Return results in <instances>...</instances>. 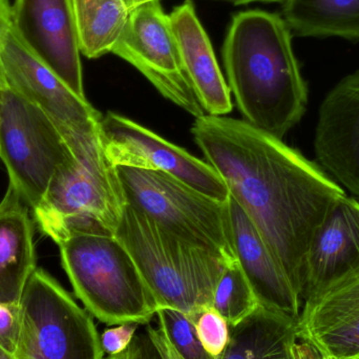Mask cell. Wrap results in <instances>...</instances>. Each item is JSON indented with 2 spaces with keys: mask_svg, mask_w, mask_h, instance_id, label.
Instances as JSON below:
<instances>
[{
  "mask_svg": "<svg viewBox=\"0 0 359 359\" xmlns=\"http://www.w3.org/2000/svg\"><path fill=\"white\" fill-rule=\"evenodd\" d=\"M191 134L301 297L314 234L345 190L297 149L244 120L204 115Z\"/></svg>",
  "mask_w": 359,
  "mask_h": 359,
  "instance_id": "6da1fadb",
  "label": "cell"
},
{
  "mask_svg": "<svg viewBox=\"0 0 359 359\" xmlns=\"http://www.w3.org/2000/svg\"><path fill=\"white\" fill-rule=\"evenodd\" d=\"M292 36L280 15L244 11L232 18L223 46L227 84L244 121L280 140L308 103Z\"/></svg>",
  "mask_w": 359,
  "mask_h": 359,
  "instance_id": "7a4b0ae2",
  "label": "cell"
},
{
  "mask_svg": "<svg viewBox=\"0 0 359 359\" xmlns=\"http://www.w3.org/2000/svg\"><path fill=\"white\" fill-rule=\"evenodd\" d=\"M62 135L73 159L55 174L43 200L32 210L36 225L56 244L76 233L116 236L126 201L99 132Z\"/></svg>",
  "mask_w": 359,
  "mask_h": 359,
  "instance_id": "3957f363",
  "label": "cell"
},
{
  "mask_svg": "<svg viewBox=\"0 0 359 359\" xmlns=\"http://www.w3.org/2000/svg\"><path fill=\"white\" fill-rule=\"evenodd\" d=\"M151 289L159 309L194 318L212 308L215 287L229 262L181 240L126 204L116 231Z\"/></svg>",
  "mask_w": 359,
  "mask_h": 359,
  "instance_id": "277c9868",
  "label": "cell"
},
{
  "mask_svg": "<svg viewBox=\"0 0 359 359\" xmlns=\"http://www.w3.org/2000/svg\"><path fill=\"white\" fill-rule=\"evenodd\" d=\"M57 245L76 297L97 320L107 326L153 320L157 302L116 236L76 233Z\"/></svg>",
  "mask_w": 359,
  "mask_h": 359,
  "instance_id": "5b68a950",
  "label": "cell"
},
{
  "mask_svg": "<svg viewBox=\"0 0 359 359\" xmlns=\"http://www.w3.org/2000/svg\"><path fill=\"white\" fill-rule=\"evenodd\" d=\"M126 204L181 240L236 261L228 202L155 170L116 166Z\"/></svg>",
  "mask_w": 359,
  "mask_h": 359,
  "instance_id": "8992f818",
  "label": "cell"
},
{
  "mask_svg": "<svg viewBox=\"0 0 359 359\" xmlns=\"http://www.w3.org/2000/svg\"><path fill=\"white\" fill-rule=\"evenodd\" d=\"M16 359H104L93 316L41 268L20 301Z\"/></svg>",
  "mask_w": 359,
  "mask_h": 359,
  "instance_id": "52a82bcc",
  "label": "cell"
},
{
  "mask_svg": "<svg viewBox=\"0 0 359 359\" xmlns=\"http://www.w3.org/2000/svg\"><path fill=\"white\" fill-rule=\"evenodd\" d=\"M0 159L8 185L31 210L43 200L55 174L73 159L57 124L8 86L0 90Z\"/></svg>",
  "mask_w": 359,
  "mask_h": 359,
  "instance_id": "ba28073f",
  "label": "cell"
},
{
  "mask_svg": "<svg viewBox=\"0 0 359 359\" xmlns=\"http://www.w3.org/2000/svg\"><path fill=\"white\" fill-rule=\"evenodd\" d=\"M99 136L107 160L115 168L165 172L210 198L221 202L229 200L225 182L208 162L124 116L107 113L101 119Z\"/></svg>",
  "mask_w": 359,
  "mask_h": 359,
  "instance_id": "9c48e42d",
  "label": "cell"
},
{
  "mask_svg": "<svg viewBox=\"0 0 359 359\" xmlns=\"http://www.w3.org/2000/svg\"><path fill=\"white\" fill-rule=\"evenodd\" d=\"M113 54L134 65L166 99L194 117L205 115L182 67L181 58L161 0L130 11Z\"/></svg>",
  "mask_w": 359,
  "mask_h": 359,
  "instance_id": "30bf717a",
  "label": "cell"
},
{
  "mask_svg": "<svg viewBox=\"0 0 359 359\" xmlns=\"http://www.w3.org/2000/svg\"><path fill=\"white\" fill-rule=\"evenodd\" d=\"M0 61L8 86L41 109L60 132L97 134L102 116L88 99L76 95L52 69L32 54L11 27L0 44Z\"/></svg>",
  "mask_w": 359,
  "mask_h": 359,
  "instance_id": "8fae6325",
  "label": "cell"
},
{
  "mask_svg": "<svg viewBox=\"0 0 359 359\" xmlns=\"http://www.w3.org/2000/svg\"><path fill=\"white\" fill-rule=\"evenodd\" d=\"M12 29L32 54L86 98L71 0H14Z\"/></svg>",
  "mask_w": 359,
  "mask_h": 359,
  "instance_id": "7c38bea8",
  "label": "cell"
},
{
  "mask_svg": "<svg viewBox=\"0 0 359 359\" xmlns=\"http://www.w3.org/2000/svg\"><path fill=\"white\" fill-rule=\"evenodd\" d=\"M314 151L320 166L359 198V69L323 100Z\"/></svg>",
  "mask_w": 359,
  "mask_h": 359,
  "instance_id": "4fadbf2b",
  "label": "cell"
},
{
  "mask_svg": "<svg viewBox=\"0 0 359 359\" xmlns=\"http://www.w3.org/2000/svg\"><path fill=\"white\" fill-rule=\"evenodd\" d=\"M359 276V202L347 194L335 201L309 247L302 303Z\"/></svg>",
  "mask_w": 359,
  "mask_h": 359,
  "instance_id": "5bb4252c",
  "label": "cell"
},
{
  "mask_svg": "<svg viewBox=\"0 0 359 359\" xmlns=\"http://www.w3.org/2000/svg\"><path fill=\"white\" fill-rule=\"evenodd\" d=\"M297 337L327 359H359V276L304 302Z\"/></svg>",
  "mask_w": 359,
  "mask_h": 359,
  "instance_id": "9a60e30c",
  "label": "cell"
},
{
  "mask_svg": "<svg viewBox=\"0 0 359 359\" xmlns=\"http://www.w3.org/2000/svg\"><path fill=\"white\" fill-rule=\"evenodd\" d=\"M228 206L236 261L250 283L259 305L297 322L303 303L286 272L255 224L230 196Z\"/></svg>",
  "mask_w": 359,
  "mask_h": 359,
  "instance_id": "2e32d148",
  "label": "cell"
},
{
  "mask_svg": "<svg viewBox=\"0 0 359 359\" xmlns=\"http://www.w3.org/2000/svg\"><path fill=\"white\" fill-rule=\"evenodd\" d=\"M168 16L182 67L205 115H227L233 107L231 93L194 2L186 0Z\"/></svg>",
  "mask_w": 359,
  "mask_h": 359,
  "instance_id": "e0dca14e",
  "label": "cell"
},
{
  "mask_svg": "<svg viewBox=\"0 0 359 359\" xmlns=\"http://www.w3.org/2000/svg\"><path fill=\"white\" fill-rule=\"evenodd\" d=\"M31 208L8 185L0 201V304H20L37 269Z\"/></svg>",
  "mask_w": 359,
  "mask_h": 359,
  "instance_id": "ac0fdd59",
  "label": "cell"
},
{
  "mask_svg": "<svg viewBox=\"0 0 359 359\" xmlns=\"http://www.w3.org/2000/svg\"><path fill=\"white\" fill-rule=\"evenodd\" d=\"M297 322L259 305L246 320L230 327V339L219 359H291Z\"/></svg>",
  "mask_w": 359,
  "mask_h": 359,
  "instance_id": "d6986e66",
  "label": "cell"
},
{
  "mask_svg": "<svg viewBox=\"0 0 359 359\" xmlns=\"http://www.w3.org/2000/svg\"><path fill=\"white\" fill-rule=\"evenodd\" d=\"M283 16L297 37L359 41V0H286Z\"/></svg>",
  "mask_w": 359,
  "mask_h": 359,
  "instance_id": "ffe728a7",
  "label": "cell"
},
{
  "mask_svg": "<svg viewBox=\"0 0 359 359\" xmlns=\"http://www.w3.org/2000/svg\"><path fill=\"white\" fill-rule=\"evenodd\" d=\"M80 52L90 59L111 53L130 11L123 0H71Z\"/></svg>",
  "mask_w": 359,
  "mask_h": 359,
  "instance_id": "44dd1931",
  "label": "cell"
},
{
  "mask_svg": "<svg viewBox=\"0 0 359 359\" xmlns=\"http://www.w3.org/2000/svg\"><path fill=\"white\" fill-rule=\"evenodd\" d=\"M259 306V299L238 261L229 264L215 287L213 309L229 327H234L249 318Z\"/></svg>",
  "mask_w": 359,
  "mask_h": 359,
  "instance_id": "7402d4cb",
  "label": "cell"
},
{
  "mask_svg": "<svg viewBox=\"0 0 359 359\" xmlns=\"http://www.w3.org/2000/svg\"><path fill=\"white\" fill-rule=\"evenodd\" d=\"M159 328L174 348L180 359H219L207 352L198 339L196 320L172 308L158 310Z\"/></svg>",
  "mask_w": 359,
  "mask_h": 359,
  "instance_id": "603a6c76",
  "label": "cell"
},
{
  "mask_svg": "<svg viewBox=\"0 0 359 359\" xmlns=\"http://www.w3.org/2000/svg\"><path fill=\"white\" fill-rule=\"evenodd\" d=\"M196 332L208 353L219 358L230 339V327L225 318L213 308L205 310L196 320Z\"/></svg>",
  "mask_w": 359,
  "mask_h": 359,
  "instance_id": "cb8c5ba5",
  "label": "cell"
},
{
  "mask_svg": "<svg viewBox=\"0 0 359 359\" xmlns=\"http://www.w3.org/2000/svg\"><path fill=\"white\" fill-rule=\"evenodd\" d=\"M20 331V304H0V348L15 355Z\"/></svg>",
  "mask_w": 359,
  "mask_h": 359,
  "instance_id": "d4e9b609",
  "label": "cell"
},
{
  "mask_svg": "<svg viewBox=\"0 0 359 359\" xmlns=\"http://www.w3.org/2000/svg\"><path fill=\"white\" fill-rule=\"evenodd\" d=\"M139 326L140 324L137 323H123L114 328L107 329L100 337L103 352L109 356H114L128 351Z\"/></svg>",
  "mask_w": 359,
  "mask_h": 359,
  "instance_id": "484cf974",
  "label": "cell"
},
{
  "mask_svg": "<svg viewBox=\"0 0 359 359\" xmlns=\"http://www.w3.org/2000/svg\"><path fill=\"white\" fill-rule=\"evenodd\" d=\"M128 359H159L157 351L147 333L136 334L128 347Z\"/></svg>",
  "mask_w": 359,
  "mask_h": 359,
  "instance_id": "4316f807",
  "label": "cell"
},
{
  "mask_svg": "<svg viewBox=\"0 0 359 359\" xmlns=\"http://www.w3.org/2000/svg\"><path fill=\"white\" fill-rule=\"evenodd\" d=\"M145 330H147L145 333L151 339V344L157 351L159 359H180L178 354L176 353L161 329H155L147 325Z\"/></svg>",
  "mask_w": 359,
  "mask_h": 359,
  "instance_id": "83f0119b",
  "label": "cell"
},
{
  "mask_svg": "<svg viewBox=\"0 0 359 359\" xmlns=\"http://www.w3.org/2000/svg\"><path fill=\"white\" fill-rule=\"evenodd\" d=\"M291 359H327L312 344L297 339L291 346Z\"/></svg>",
  "mask_w": 359,
  "mask_h": 359,
  "instance_id": "f1b7e54d",
  "label": "cell"
},
{
  "mask_svg": "<svg viewBox=\"0 0 359 359\" xmlns=\"http://www.w3.org/2000/svg\"><path fill=\"white\" fill-rule=\"evenodd\" d=\"M12 27V4L8 0H0V44Z\"/></svg>",
  "mask_w": 359,
  "mask_h": 359,
  "instance_id": "f546056e",
  "label": "cell"
},
{
  "mask_svg": "<svg viewBox=\"0 0 359 359\" xmlns=\"http://www.w3.org/2000/svg\"><path fill=\"white\" fill-rule=\"evenodd\" d=\"M151 1H154V0H123L124 4H126V6H128L130 11L135 10L138 6H143V4Z\"/></svg>",
  "mask_w": 359,
  "mask_h": 359,
  "instance_id": "4dcf8cb0",
  "label": "cell"
},
{
  "mask_svg": "<svg viewBox=\"0 0 359 359\" xmlns=\"http://www.w3.org/2000/svg\"><path fill=\"white\" fill-rule=\"evenodd\" d=\"M227 1L234 2L236 4H251V2H283L286 0H227Z\"/></svg>",
  "mask_w": 359,
  "mask_h": 359,
  "instance_id": "1f68e13d",
  "label": "cell"
},
{
  "mask_svg": "<svg viewBox=\"0 0 359 359\" xmlns=\"http://www.w3.org/2000/svg\"><path fill=\"white\" fill-rule=\"evenodd\" d=\"M6 75H4V69H2L1 61H0V90L6 86Z\"/></svg>",
  "mask_w": 359,
  "mask_h": 359,
  "instance_id": "d6a6232c",
  "label": "cell"
},
{
  "mask_svg": "<svg viewBox=\"0 0 359 359\" xmlns=\"http://www.w3.org/2000/svg\"><path fill=\"white\" fill-rule=\"evenodd\" d=\"M0 359H16L12 354L8 353L0 348Z\"/></svg>",
  "mask_w": 359,
  "mask_h": 359,
  "instance_id": "836d02e7",
  "label": "cell"
},
{
  "mask_svg": "<svg viewBox=\"0 0 359 359\" xmlns=\"http://www.w3.org/2000/svg\"><path fill=\"white\" fill-rule=\"evenodd\" d=\"M104 359H128V351L123 352V353L118 354V355L109 356V358Z\"/></svg>",
  "mask_w": 359,
  "mask_h": 359,
  "instance_id": "e575fe53",
  "label": "cell"
}]
</instances>
